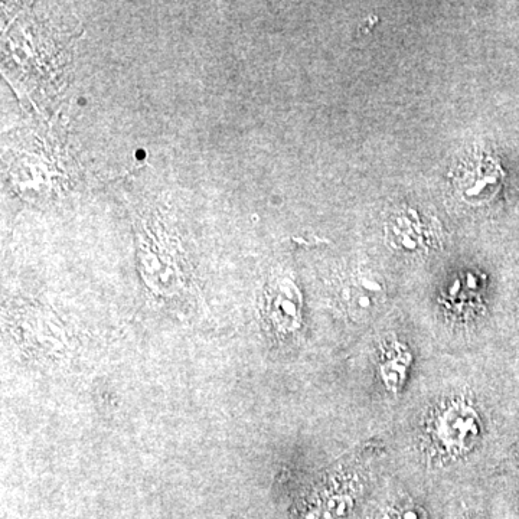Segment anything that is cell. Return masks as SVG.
I'll return each instance as SVG.
<instances>
[{
  "label": "cell",
  "mask_w": 519,
  "mask_h": 519,
  "mask_svg": "<svg viewBox=\"0 0 519 519\" xmlns=\"http://www.w3.org/2000/svg\"><path fill=\"white\" fill-rule=\"evenodd\" d=\"M436 434L447 452H469L481 436V419L475 408L455 403L440 414Z\"/></svg>",
  "instance_id": "cell-1"
},
{
  "label": "cell",
  "mask_w": 519,
  "mask_h": 519,
  "mask_svg": "<svg viewBox=\"0 0 519 519\" xmlns=\"http://www.w3.org/2000/svg\"><path fill=\"white\" fill-rule=\"evenodd\" d=\"M408 364H410L408 352L397 351L385 359L383 367H381V374H383V380L388 390L397 391L403 385Z\"/></svg>",
  "instance_id": "cell-4"
},
{
  "label": "cell",
  "mask_w": 519,
  "mask_h": 519,
  "mask_svg": "<svg viewBox=\"0 0 519 519\" xmlns=\"http://www.w3.org/2000/svg\"><path fill=\"white\" fill-rule=\"evenodd\" d=\"M377 519H427V515L413 502H404V504H394L384 508Z\"/></svg>",
  "instance_id": "cell-5"
},
{
  "label": "cell",
  "mask_w": 519,
  "mask_h": 519,
  "mask_svg": "<svg viewBox=\"0 0 519 519\" xmlns=\"http://www.w3.org/2000/svg\"><path fill=\"white\" fill-rule=\"evenodd\" d=\"M272 319L280 332H293L300 322V308L296 290L289 289L282 283L274 293L272 303Z\"/></svg>",
  "instance_id": "cell-3"
},
{
  "label": "cell",
  "mask_w": 519,
  "mask_h": 519,
  "mask_svg": "<svg viewBox=\"0 0 519 519\" xmlns=\"http://www.w3.org/2000/svg\"><path fill=\"white\" fill-rule=\"evenodd\" d=\"M346 312L358 321H365L378 312L385 300L383 283L371 273H357L342 290Z\"/></svg>",
  "instance_id": "cell-2"
}]
</instances>
